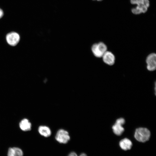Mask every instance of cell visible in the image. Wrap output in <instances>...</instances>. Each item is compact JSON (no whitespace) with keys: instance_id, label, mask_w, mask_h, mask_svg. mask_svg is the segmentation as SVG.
<instances>
[{"instance_id":"obj_1","label":"cell","mask_w":156,"mask_h":156,"mask_svg":"<svg viewBox=\"0 0 156 156\" xmlns=\"http://www.w3.org/2000/svg\"><path fill=\"white\" fill-rule=\"evenodd\" d=\"M130 1L132 4L137 5L136 8H133L131 10L132 12L134 14L146 12L149 6L148 0H131Z\"/></svg>"},{"instance_id":"obj_2","label":"cell","mask_w":156,"mask_h":156,"mask_svg":"<svg viewBox=\"0 0 156 156\" xmlns=\"http://www.w3.org/2000/svg\"><path fill=\"white\" fill-rule=\"evenodd\" d=\"M150 135L151 133L148 129L145 128L140 127L136 129L134 136L138 141L144 142L149 140Z\"/></svg>"},{"instance_id":"obj_3","label":"cell","mask_w":156,"mask_h":156,"mask_svg":"<svg viewBox=\"0 0 156 156\" xmlns=\"http://www.w3.org/2000/svg\"><path fill=\"white\" fill-rule=\"evenodd\" d=\"M92 53L97 58L102 57L107 50L106 45L103 42H99L94 44L91 47Z\"/></svg>"},{"instance_id":"obj_4","label":"cell","mask_w":156,"mask_h":156,"mask_svg":"<svg viewBox=\"0 0 156 156\" xmlns=\"http://www.w3.org/2000/svg\"><path fill=\"white\" fill-rule=\"evenodd\" d=\"M55 138L59 143L66 144L70 140V137L68 131L63 129H60L57 131Z\"/></svg>"},{"instance_id":"obj_5","label":"cell","mask_w":156,"mask_h":156,"mask_svg":"<svg viewBox=\"0 0 156 156\" xmlns=\"http://www.w3.org/2000/svg\"><path fill=\"white\" fill-rule=\"evenodd\" d=\"M147 69L151 71H153L156 68V55L155 53H151L147 57L146 60Z\"/></svg>"},{"instance_id":"obj_6","label":"cell","mask_w":156,"mask_h":156,"mask_svg":"<svg viewBox=\"0 0 156 156\" xmlns=\"http://www.w3.org/2000/svg\"><path fill=\"white\" fill-rule=\"evenodd\" d=\"M125 122V119L123 118L117 119L115 124L112 127L114 133L117 135H120L124 131V129L122 126Z\"/></svg>"},{"instance_id":"obj_7","label":"cell","mask_w":156,"mask_h":156,"mask_svg":"<svg viewBox=\"0 0 156 156\" xmlns=\"http://www.w3.org/2000/svg\"><path fill=\"white\" fill-rule=\"evenodd\" d=\"M20 39L19 35L14 32L8 34L6 36V40L8 43L12 46L16 45L19 42Z\"/></svg>"},{"instance_id":"obj_8","label":"cell","mask_w":156,"mask_h":156,"mask_svg":"<svg viewBox=\"0 0 156 156\" xmlns=\"http://www.w3.org/2000/svg\"><path fill=\"white\" fill-rule=\"evenodd\" d=\"M102 58L103 62L108 65L112 66L115 63V55L111 51H107L103 55Z\"/></svg>"},{"instance_id":"obj_9","label":"cell","mask_w":156,"mask_h":156,"mask_svg":"<svg viewBox=\"0 0 156 156\" xmlns=\"http://www.w3.org/2000/svg\"><path fill=\"white\" fill-rule=\"evenodd\" d=\"M19 127L22 131H28L31 129L32 125L28 119L25 118L22 119L19 122Z\"/></svg>"},{"instance_id":"obj_10","label":"cell","mask_w":156,"mask_h":156,"mask_svg":"<svg viewBox=\"0 0 156 156\" xmlns=\"http://www.w3.org/2000/svg\"><path fill=\"white\" fill-rule=\"evenodd\" d=\"M119 145L122 149L127 151L131 148L133 144L132 142L129 139L126 138L122 139L120 141Z\"/></svg>"},{"instance_id":"obj_11","label":"cell","mask_w":156,"mask_h":156,"mask_svg":"<svg viewBox=\"0 0 156 156\" xmlns=\"http://www.w3.org/2000/svg\"><path fill=\"white\" fill-rule=\"evenodd\" d=\"M23 155L22 150L17 147L10 148L7 153L8 156H23Z\"/></svg>"},{"instance_id":"obj_12","label":"cell","mask_w":156,"mask_h":156,"mask_svg":"<svg viewBox=\"0 0 156 156\" xmlns=\"http://www.w3.org/2000/svg\"><path fill=\"white\" fill-rule=\"evenodd\" d=\"M38 131L39 133L45 137H48L51 134V131L48 127L45 125H41L39 127Z\"/></svg>"},{"instance_id":"obj_13","label":"cell","mask_w":156,"mask_h":156,"mask_svg":"<svg viewBox=\"0 0 156 156\" xmlns=\"http://www.w3.org/2000/svg\"><path fill=\"white\" fill-rule=\"evenodd\" d=\"M68 156H78L76 153L72 152L70 153ZM79 156H87V155L84 153H81Z\"/></svg>"},{"instance_id":"obj_14","label":"cell","mask_w":156,"mask_h":156,"mask_svg":"<svg viewBox=\"0 0 156 156\" xmlns=\"http://www.w3.org/2000/svg\"><path fill=\"white\" fill-rule=\"evenodd\" d=\"M3 11L0 8V18L3 16Z\"/></svg>"},{"instance_id":"obj_15","label":"cell","mask_w":156,"mask_h":156,"mask_svg":"<svg viewBox=\"0 0 156 156\" xmlns=\"http://www.w3.org/2000/svg\"><path fill=\"white\" fill-rule=\"evenodd\" d=\"M97 1H101L102 0H97Z\"/></svg>"}]
</instances>
